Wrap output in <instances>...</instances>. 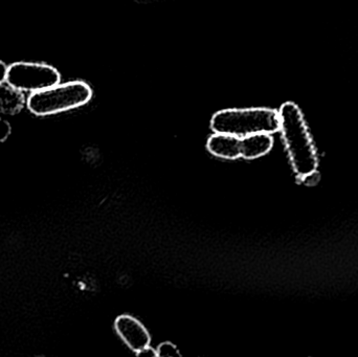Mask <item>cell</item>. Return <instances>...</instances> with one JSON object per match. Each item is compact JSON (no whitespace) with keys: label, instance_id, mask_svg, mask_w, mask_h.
I'll use <instances>...</instances> for the list:
<instances>
[{"label":"cell","instance_id":"cell-12","mask_svg":"<svg viewBox=\"0 0 358 357\" xmlns=\"http://www.w3.org/2000/svg\"><path fill=\"white\" fill-rule=\"evenodd\" d=\"M6 73H8V66L0 61V83L6 82Z\"/></svg>","mask_w":358,"mask_h":357},{"label":"cell","instance_id":"cell-7","mask_svg":"<svg viewBox=\"0 0 358 357\" xmlns=\"http://www.w3.org/2000/svg\"><path fill=\"white\" fill-rule=\"evenodd\" d=\"M273 146L271 134L257 133L241 138V157L255 159L267 154Z\"/></svg>","mask_w":358,"mask_h":357},{"label":"cell","instance_id":"cell-10","mask_svg":"<svg viewBox=\"0 0 358 357\" xmlns=\"http://www.w3.org/2000/svg\"><path fill=\"white\" fill-rule=\"evenodd\" d=\"M10 132H12V127H10V123L6 119H0V144L8 140Z\"/></svg>","mask_w":358,"mask_h":357},{"label":"cell","instance_id":"cell-11","mask_svg":"<svg viewBox=\"0 0 358 357\" xmlns=\"http://www.w3.org/2000/svg\"><path fill=\"white\" fill-rule=\"evenodd\" d=\"M136 356L141 357H157V352L155 351V349H152V348H150V346H149V347L145 348L144 350H142V351H140L138 352V354H136Z\"/></svg>","mask_w":358,"mask_h":357},{"label":"cell","instance_id":"cell-1","mask_svg":"<svg viewBox=\"0 0 358 357\" xmlns=\"http://www.w3.org/2000/svg\"><path fill=\"white\" fill-rule=\"evenodd\" d=\"M282 132L294 172L302 180L310 177L317 169V156L306 119L294 102H285L279 109Z\"/></svg>","mask_w":358,"mask_h":357},{"label":"cell","instance_id":"cell-4","mask_svg":"<svg viewBox=\"0 0 358 357\" xmlns=\"http://www.w3.org/2000/svg\"><path fill=\"white\" fill-rule=\"evenodd\" d=\"M60 73L45 63L16 62L8 66L6 83L21 92H37L60 83Z\"/></svg>","mask_w":358,"mask_h":357},{"label":"cell","instance_id":"cell-6","mask_svg":"<svg viewBox=\"0 0 358 357\" xmlns=\"http://www.w3.org/2000/svg\"><path fill=\"white\" fill-rule=\"evenodd\" d=\"M208 150L220 159H239L241 157V138L229 134H213L208 140Z\"/></svg>","mask_w":358,"mask_h":357},{"label":"cell","instance_id":"cell-5","mask_svg":"<svg viewBox=\"0 0 358 357\" xmlns=\"http://www.w3.org/2000/svg\"><path fill=\"white\" fill-rule=\"evenodd\" d=\"M115 330L132 351L138 354L150 346L151 337L144 325L130 316H121L115 323Z\"/></svg>","mask_w":358,"mask_h":357},{"label":"cell","instance_id":"cell-3","mask_svg":"<svg viewBox=\"0 0 358 357\" xmlns=\"http://www.w3.org/2000/svg\"><path fill=\"white\" fill-rule=\"evenodd\" d=\"M92 89L83 81L56 84L41 92H33L27 101V108L37 117L57 115L87 104Z\"/></svg>","mask_w":358,"mask_h":357},{"label":"cell","instance_id":"cell-2","mask_svg":"<svg viewBox=\"0 0 358 357\" xmlns=\"http://www.w3.org/2000/svg\"><path fill=\"white\" fill-rule=\"evenodd\" d=\"M210 128L215 133L240 138L257 133L273 134L280 130L279 111L266 107L224 109L213 115Z\"/></svg>","mask_w":358,"mask_h":357},{"label":"cell","instance_id":"cell-9","mask_svg":"<svg viewBox=\"0 0 358 357\" xmlns=\"http://www.w3.org/2000/svg\"><path fill=\"white\" fill-rule=\"evenodd\" d=\"M157 356L159 357H178L181 356L178 348L174 344L170 342H165L161 344L157 349Z\"/></svg>","mask_w":358,"mask_h":357},{"label":"cell","instance_id":"cell-8","mask_svg":"<svg viewBox=\"0 0 358 357\" xmlns=\"http://www.w3.org/2000/svg\"><path fill=\"white\" fill-rule=\"evenodd\" d=\"M23 92L15 89L6 82L0 83V115H14L24 106Z\"/></svg>","mask_w":358,"mask_h":357}]
</instances>
